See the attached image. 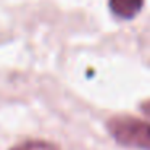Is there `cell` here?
Here are the masks:
<instances>
[{
  "label": "cell",
  "mask_w": 150,
  "mask_h": 150,
  "mask_svg": "<svg viewBox=\"0 0 150 150\" xmlns=\"http://www.w3.org/2000/svg\"><path fill=\"white\" fill-rule=\"evenodd\" d=\"M110 136L118 144L150 150V123L132 116H115L107 123Z\"/></svg>",
  "instance_id": "6da1fadb"
},
{
  "label": "cell",
  "mask_w": 150,
  "mask_h": 150,
  "mask_svg": "<svg viewBox=\"0 0 150 150\" xmlns=\"http://www.w3.org/2000/svg\"><path fill=\"white\" fill-rule=\"evenodd\" d=\"M110 10L113 15L123 20L134 18L144 7V0H110Z\"/></svg>",
  "instance_id": "7a4b0ae2"
},
{
  "label": "cell",
  "mask_w": 150,
  "mask_h": 150,
  "mask_svg": "<svg viewBox=\"0 0 150 150\" xmlns=\"http://www.w3.org/2000/svg\"><path fill=\"white\" fill-rule=\"evenodd\" d=\"M10 150H60L55 144L45 142V140H28Z\"/></svg>",
  "instance_id": "3957f363"
},
{
  "label": "cell",
  "mask_w": 150,
  "mask_h": 150,
  "mask_svg": "<svg viewBox=\"0 0 150 150\" xmlns=\"http://www.w3.org/2000/svg\"><path fill=\"white\" fill-rule=\"evenodd\" d=\"M140 110L144 111V113L147 115V116L150 118V100H147V102H144L142 105H140Z\"/></svg>",
  "instance_id": "277c9868"
}]
</instances>
